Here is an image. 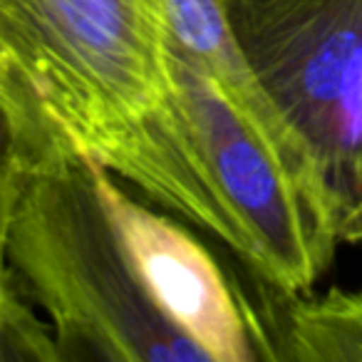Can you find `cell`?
Returning <instances> with one entry per match:
<instances>
[{
    "label": "cell",
    "instance_id": "2",
    "mask_svg": "<svg viewBox=\"0 0 362 362\" xmlns=\"http://www.w3.org/2000/svg\"><path fill=\"white\" fill-rule=\"evenodd\" d=\"M0 263L42 310L60 362H204L136 286L87 159L18 166L0 226Z\"/></svg>",
    "mask_w": 362,
    "mask_h": 362
},
{
    "label": "cell",
    "instance_id": "5",
    "mask_svg": "<svg viewBox=\"0 0 362 362\" xmlns=\"http://www.w3.org/2000/svg\"><path fill=\"white\" fill-rule=\"evenodd\" d=\"M100 206L136 286L159 317L202 352L204 362L271 360L258 310L223 276L194 233L141 204L124 181L87 159Z\"/></svg>",
    "mask_w": 362,
    "mask_h": 362
},
{
    "label": "cell",
    "instance_id": "1",
    "mask_svg": "<svg viewBox=\"0 0 362 362\" xmlns=\"http://www.w3.org/2000/svg\"><path fill=\"white\" fill-rule=\"evenodd\" d=\"M0 33L72 154L251 263L181 82L169 0H0Z\"/></svg>",
    "mask_w": 362,
    "mask_h": 362
},
{
    "label": "cell",
    "instance_id": "4",
    "mask_svg": "<svg viewBox=\"0 0 362 362\" xmlns=\"http://www.w3.org/2000/svg\"><path fill=\"white\" fill-rule=\"evenodd\" d=\"M176 55L214 174L251 241L248 268L266 288L308 293L340 246V214L233 112L192 57L179 47Z\"/></svg>",
    "mask_w": 362,
    "mask_h": 362
},
{
    "label": "cell",
    "instance_id": "11",
    "mask_svg": "<svg viewBox=\"0 0 362 362\" xmlns=\"http://www.w3.org/2000/svg\"><path fill=\"white\" fill-rule=\"evenodd\" d=\"M11 286H13L11 273H8V268L0 263V291H6V288H11Z\"/></svg>",
    "mask_w": 362,
    "mask_h": 362
},
{
    "label": "cell",
    "instance_id": "8",
    "mask_svg": "<svg viewBox=\"0 0 362 362\" xmlns=\"http://www.w3.org/2000/svg\"><path fill=\"white\" fill-rule=\"evenodd\" d=\"M0 362H60L50 327L16 283L0 291Z\"/></svg>",
    "mask_w": 362,
    "mask_h": 362
},
{
    "label": "cell",
    "instance_id": "9",
    "mask_svg": "<svg viewBox=\"0 0 362 362\" xmlns=\"http://www.w3.org/2000/svg\"><path fill=\"white\" fill-rule=\"evenodd\" d=\"M16 169H18V156H16V141H13V129L8 124L6 112L0 110V226H3V216H6Z\"/></svg>",
    "mask_w": 362,
    "mask_h": 362
},
{
    "label": "cell",
    "instance_id": "6",
    "mask_svg": "<svg viewBox=\"0 0 362 362\" xmlns=\"http://www.w3.org/2000/svg\"><path fill=\"white\" fill-rule=\"evenodd\" d=\"M268 291L271 305L266 315L258 313V320L268 337L271 360H362V291L332 288L322 296Z\"/></svg>",
    "mask_w": 362,
    "mask_h": 362
},
{
    "label": "cell",
    "instance_id": "3",
    "mask_svg": "<svg viewBox=\"0 0 362 362\" xmlns=\"http://www.w3.org/2000/svg\"><path fill=\"white\" fill-rule=\"evenodd\" d=\"M243 55L340 209L362 202V0H221Z\"/></svg>",
    "mask_w": 362,
    "mask_h": 362
},
{
    "label": "cell",
    "instance_id": "10",
    "mask_svg": "<svg viewBox=\"0 0 362 362\" xmlns=\"http://www.w3.org/2000/svg\"><path fill=\"white\" fill-rule=\"evenodd\" d=\"M340 243H362V202L355 204L340 221Z\"/></svg>",
    "mask_w": 362,
    "mask_h": 362
},
{
    "label": "cell",
    "instance_id": "7",
    "mask_svg": "<svg viewBox=\"0 0 362 362\" xmlns=\"http://www.w3.org/2000/svg\"><path fill=\"white\" fill-rule=\"evenodd\" d=\"M0 110L6 112L8 124L13 129L18 166L47 164L60 156H70L72 151L52 127L45 115L35 87L30 85L0 33ZM75 156V154H72Z\"/></svg>",
    "mask_w": 362,
    "mask_h": 362
}]
</instances>
